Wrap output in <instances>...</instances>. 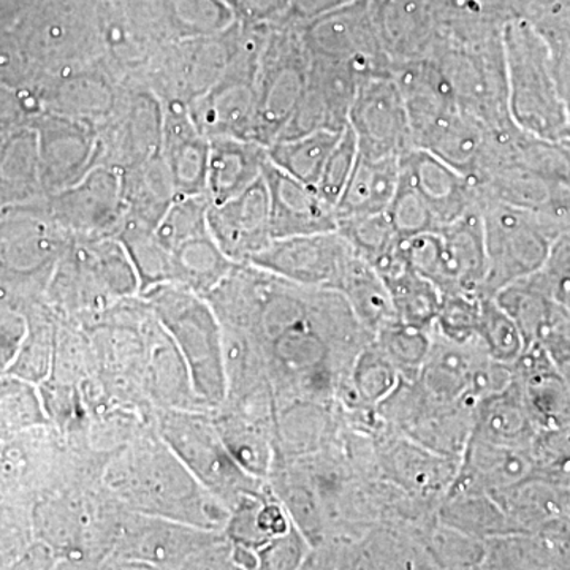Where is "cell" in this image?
I'll use <instances>...</instances> for the list:
<instances>
[{
	"label": "cell",
	"instance_id": "6da1fadb",
	"mask_svg": "<svg viewBox=\"0 0 570 570\" xmlns=\"http://www.w3.org/2000/svg\"><path fill=\"white\" fill-rule=\"evenodd\" d=\"M509 110L523 132L570 141V118L554 71L549 40L530 20L513 18L502 29Z\"/></svg>",
	"mask_w": 570,
	"mask_h": 570
},
{
	"label": "cell",
	"instance_id": "7a4b0ae2",
	"mask_svg": "<svg viewBox=\"0 0 570 570\" xmlns=\"http://www.w3.org/2000/svg\"><path fill=\"white\" fill-rule=\"evenodd\" d=\"M10 31L33 81L104 58L99 0H36Z\"/></svg>",
	"mask_w": 570,
	"mask_h": 570
},
{
	"label": "cell",
	"instance_id": "3957f363",
	"mask_svg": "<svg viewBox=\"0 0 570 570\" xmlns=\"http://www.w3.org/2000/svg\"><path fill=\"white\" fill-rule=\"evenodd\" d=\"M430 58L444 73L461 111L482 122L490 134L515 127L509 110L502 31L480 37L439 33Z\"/></svg>",
	"mask_w": 570,
	"mask_h": 570
},
{
	"label": "cell",
	"instance_id": "277c9868",
	"mask_svg": "<svg viewBox=\"0 0 570 570\" xmlns=\"http://www.w3.org/2000/svg\"><path fill=\"white\" fill-rule=\"evenodd\" d=\"M487 276L482 296L538 273L562 228L553 220L480 195Z\"/></svg>",
	"mask_w": 570,
	"mask_h": 570
},
{
	"label": "cell",
	"instance_id": "5b68a950",
	"mask_svg": "<svg viewBox=\"0 0 570 570\" xmlns=\"http://www.w3.org/2000/svg\"><path fill=\"white\" fill-rule=\"evenodd\" d=\"M268 28L269 26L239 24L238 48L227 69L200 99L189 105V115L195 127L208 140H254L257 119L255 82Z\"/></svg>",
	"mask_w": 570,
	"mask_h": 570
},
{
	"label": "cell",
	"instance_id": "8992f818",
	"mask_svg": "<svg viewBox=\"0 0 570 570\" xmlns=\"http://www.w3.org/2000/svg\"><path fill=\"white\" fill-rule=\"evenodd\" d=\"M309 69L311 56L299 36L298 22L269 26L255 82V141L269 146L279 138L305 92Z\"/></svg>",
	"mask_w": 570,
	"mask_h": 570
},
{
	"label": "cell",
	"instance_id": "52a82bcc",
	"mask_svg": "<svg viewBox=\"0 0 570 570\" xmlns=\"http://www.w3.org/2000/svg\"><path fill=\"white\" fill-rule=\"evenodd\" d=\"M239 41V24L216 36L171 41L157 52L140 85L159 97L160 102L189 108L219 80L234 58Z\"/></svg>",
	"mask_w": 570,
	"mask_h": 570
},
{
	"label": "cell",
	"instance_id": "ba28073f",
	"mask_svg": "<svg viewBox=\"0 0 570 570\" xmlns=\"http://www.w3.org/2000/svg\"><path fill=\"white\" fill-rule=\"evenodd\" d=\"M475 406L444 403L417 381L401 377L396 389L377 406L382 422L423 448L460 461L474 426Z\"/></svg>",
	"mask_w": 570,
	"mask_h": 570
},
{
	"label": "cell",
	"instance_id": "9c48e42d",
	"mask_svg": "<svg viewBox=\"0 0 570 570\" xmlns=\"http://www.w3.org/2000/svg\"><path fill=\"white\" fill-rule=\"evenodd\" d=\"M104 61L124 82L140 80L165 45L171 43L163 0H99Z\"/></svg>",
	"mask_w": 570,
	"mask_h": 570
},
{
	"label": "cell",
	"instance_id": "30bf717a",
	"mask_svg": "<svg viewBox=\"0 0 570 570\" xmlns=\"http://www.w3.org/2000/svg\"><path fill=\"white\" fill-rule=\"evenodd\" d=\"M298 29L313 59L351 63L363 75L390 71V61L379 40L370 0H355L298 22Z\"/></svg>",
	"mask_w": 570,
	"mask_h": 570
},
{
	"label": "cell",
	"instance_id": "8fae6325",
	"mask_svg": "<svg viewBox=\"0 0 570 570\" xmlns=\"http://www.w3.org/2000/svg\"><path fill=\"white\" fill-rule=\"evenodd\" d=\"M356 254L337 230L276 238L247 264L303 287L340 291Z\"/></svg>",
	"mask_w": 570,
	"mask_h": 570
},
{
	"label": "cell",
	"instance_id": "7c38bea8",
	"mask_svg": "<svg viewBox=\"0 0 570 570\" xmlns=\"http://www.w3.org/2000/svg\"><path fill=\"white\" fill-rule=\"evenodd\" d=\"M348 127L360 154L371 159L403 157L415 148L406 105L390 71L367 75L360 82Z\"/></svg>",
	"mask_w": 570,
	"mask_h": 570
},
{
	"label": "cell",
	"instance_id": "4fadbf2b",
	"mask_svg": "<svg viewBox=\"0 0 570 570\" xmlns=\"http://www.w3.org/2000/svg\"><path fill=\"white\" fill-rule=\"evenodd\" d=\"M100 165L126 170L160 154L164 105L140 82H126L121 100L99 127Z\"/></svg>",
	"mask_w": 570,
	"mask_h": 570
},
{
	"label": "cell",
	"instance_id": "5bb4252c",
	"mask_svg": "<svg viewBox=\"0 0 570 570\" xmlns=\"http://www.w3.org/2000/svg\"><path fill=\"white\" fill-rule=\"evenodd\" d=\"M126 82L102 59L48 75L33 81L31 92L40 111L92 124L99 129L110 119Z\"/></svg>",
	"mask_w": 570,
	"mask_h": 570
},
{
	"label": "cell",
	"instance_id": "9a60e30c",
	"mask_svg": "<svg viewBox=\"0 0 570 570\" xmlns=\"http://www.w3.org/2000/svg\"><path fill=\"white\" fill-rule=\"evenodd\" d=\"M379 479L409 497L441 504L459 471V461L420 445L387 425L373 433Z\"/></svg>",
	"mask_w": 570,
	"mask_h": 570
},
{
	"label": "cell",
	"instance_id": "2e32d148",
	"mask_svg": "<svg viewBox=\"0 0 570 570\" xmlns=\"http://www.w3.org/2000/svg\"><path fill=\"white\" fill-rule=\"evenodd\" d=\"M31 126L39 141L45 195L73 186L100 165L99 129L92 124L40 111L33 116Z\"/></svg>",
	"mask_w": 570,
	"mask_h": 570
},
{
	"label": "cell",
	"instance_id": "e0dca14e",
	"mask_svg": "<svg viewBox=\"0 0 570 570\" xmlns=\"http://www.w3.org/2000/svg\"><path fill=\"white\" fill-rule=\"evenodd\" d=\"M41 204L56 223L85 238L118 234L126 214L121 171L97 165L81 181L41 197Z\"/></svg>",
	"mask_w": 570,
	"mask_h": 570
},
{
	"label": "cell",
	"instance_id": "ac0fdd59",
	"mask_svg": "<svg viewBox=\"0 0 570 570\" xmlns=\"http://www.w3.org/2000/svg\"><path fill=\"white\" fill-rule=\"evenodd\" d=\"M367 75L346 62L311 58L305 92L277 140L332 130L343 132L348 126L352 104L360 82Z\"/></svg>",
	"mask_w": 570,
	"mask_h": 570
},
{
	"label": "cell",
	"instance_id": "d6986e66",
	"mask_svg": "<svg viewBox=\"0 0 570 570\" xmlns=\"http://www.w3.org/2000/svg\"><path fill=\"white\" fill-rule=\"evenodd\" d=\"M214 242L235 264H247L273 242L268 189L262 176L245 193L220 205H209Z\"/></svg>",
	"mask_w": 570,
	"mask_h": 570
},
{
	"label": "cell",
	"instance_id": "ffe728a7",
	"mask_svg": "<svg viewBox=\"0 0 570 570\" xmlns=\"http://www.w3.org/2000/svg\"><path fill=\"white\" fill-rule=\"evenodd\" d=\"M262 176L268 189L273 239L337 230L336 208L316 187L292 178L269 160Z\"/></svg>",
	"mask_w": 570,
	"mask_h": 570
},
{
	"label": "cell",
	"instance_id": "44dd1931",
	"mask_svg": "<svg viewBox=\"0 0 570 570\" xmlns=\"http://www.w3.org/2000/svg\"><path fill=\"white\" fill-rule=\"evenodd\" d=\"M439 232V277L442 295H482L487 276L485 236L480 206Z\"/></svg>",
	"mask_w": 570,
	"mask_h": 570
},
{
	"label": "cell",
	"instance_id": "7402d4cb",
	"mask_svg": "<svg viewBox=\"0 0 570 570\" xmlns=\"http://www.w3.org/2000/svg\"><path fill=\"white\" fill-rule=\"evenodd\" d=\"M401 176L422 195L441 227L480 206L478 186L425 149L414 148L401 157Z\"/></svg>",
	"mask_w": 570,
	"mask_h": 570
},
{
	"label": "cell",
	"instance_id": "603a6c76",
	"mask_svg": "<svg viewBox=\"0 0 570 570\" xmlns=\"http://www.w3.org/2000/svg\"><path fill=\"white\" fill-rule=\"evenodd\" d=\"M390 66L430 58L439 31L431 0H370Z\"/></svg>",
	"mask_w": 570,
	"mask_h": 570
},
{
	"label": "cell",
	"instance_id": "cb8c5ba5",
	"mask_svg": "<svg viewBox=\"0 0 570 570\" xmlns=\"http://www.w3.org/2000/svg\"><path fill=\"white\" fill-rule=\"evenodd\" d=\"M532 475H538V468L530 449L505 448L469 438L448 494H498Z\"/></svg>",
	"mask_w": 570,
	"mask_h": 570
},
{
	"label": "cell",
	"instance_id": "d4e9b609",
	"mask_svg": "<svg viewBox=\"0 0 570 570\" xmlns=\"http://www.w3.org/2000/svg\"><path fill=\"white\" fill-rule=\"evenodd\" d=\"M482 197L539 214L570 228V189L515 165H499L478 183Z\"/></svg>",
	"mask_w": 570,
	"mask_h": 570
},
{
	"label": "cell",
	"instance_id": "484cf974",
	"mask_svg": "<svg viewBox=\"0 0 570 570\" xmlns=\"http://www.w3.org/2000/svg\"><path fill=\"white\" fill-rule=\"evenodd\" d=\"M160 154L170 171L176 197L206 195L209 140L195 127L189 108L184 105H164Z\"/></svg>",
	"mask_w": 570,
	"mask_h": 570
},
{
	"label": "cell",
	"instance_id": "4316f807",
	"mask_svg": "<svg viewBox=\"0 0 570 570\" xmlns=\"http://www.w3.org/2000/svg\"><path fill=\"white\" fill-rule=\"evenodd\" d=\"M390 73L406 105L414 146L431 127L459 110L452 88L434 59L393 63Z\"/></svg>",
	"mask_w": 570,
	"mask_h": 570
},
{
	"label": "cell",
	"instance_id": "83f0119b",
	"mask_svg": "<svg viewBox=\"0 0 570 570\" xmlns=\"http://www.w3.org/2000/svg\"><path fill=\"white\" fill-rule=\"evenodd\" d=\"M483 356H487V352L479 341L456 344L433 330L430 354L415 381L436 400L444 403H469L478 407L471 397V382Z\"/></svg>",
	"mask_w": 570,
	"mask_h": 570
},
{
	"label": "cell",
	"instance_id": "f1b7e54d",
	"mask_svg": "<svg viewBox=\"0 0 570 570\" xmlns=\"http://www.w3.org/2000/svg\"><path fill=\"white\" fill-rule=\"evenodd\" d=\"M268 163L266 146L239 138H213L209 140L206 197L209 204L220 205L245 193L247 187L264 175Z\"/></svg>",
	"mask_w": 570,
	"mask_h": 570
},
{
	"label": "cell",
	"instance_id": "f546056e",
	"mask_svg": "<svg viewBox=\"0 0 570 570\" xmlns=\"http://www.w3.org/2000/svg\"><path fill=\"white\" fill-rule=\"evenodd\" d=\"M491 497L497 499L521 534H538L570 517V491L564 480L532 475Z\"/></svg>",
	"mask_w": 570,
	"mask_h": 570
},
{
	"label": "cell",
	"instance_id": "4dcf8cb0",
	"mask_svg": "<svg viewBox=\"0 0 570 570\" xmlns=\"http://www.w3.org/2000/svg\"><path fill=\"white\" fill-rule=\"evenodd\" d=\"M493 298L519 326L527 346L542 344L554 332L564 328L568 309L551 298L535 273L505 285Z\"/></svg>",
	"mask_w": 570,
	"mask_h": 570
},
{
	"label": "cell",
	"instance_id": "1f68e13d",
	"mask_svg": "<svg viewBox=\"0 0 570 570\" xmlns=\"http://www.w3.org/2000/svg\"><path fill=\"white\" fill-rule=\"evenodd\" d=\"M535 433L538 430L515 377L475 409L471 438L505 448L530 449Z\"/></svg>",
	"mask_w": 570,
	"mask_h": 570
},
{
	"label": "cell",
	"instance_id": "d6a6232c",
	"mask_svg": "<svg viewBox=\"0 0 570 570\" xmlns=\"http://www.w3.org/2000/svg\"><path fill=\"white\" fill-rule=\"evenodd\" d=\"M400 175L401 157L371 159L360 154L336 204L337 223L387 212L395 197Z\"/></svg>",
	"mask_w": 570,
	"mask_h": 570
},
{
	"label": "cell",
	"instance_id": "836d02e7",
	"mask_svg": "<svg viewBox=\"0 0 570 570\" xmlns=\"http://www.w3.org/2000/svg\"><path fill=\"white\" fill-rule=\"evenodd\" d=\"M124 220L156 228L176 198L163 154L121 170Z\"/></svg>",
	"mask_w": 570,
	"mask_h": 570
},
{
	"label": "cell",
	"instance_id": "e575fe53",
	"mask_svg": "<svg viewBox=\"0 0 570 570\" xmlns=\"http://www.w3.org/2000/svg\"><path fill=\"white\" fill-rule=\"evenodd\" d=\"M45 197L39 141L31 124L0 135V205L26 204Z\"/></svg>",
	"mask_w": 570,
	"mask_h": 570
},
{
	"label": "cell",
	"instance_id": "d590c367",
	"mask_svg": "<svg viewBox=\"0 0 570 570\" xmlns=\"http://www.w3.org/2000/svg\"><path fill=\"white\" fill-rule=\"evenodd\" d=\"M438 520L445 527L479 540L521 534L508 513L489 493H449L438 509Z\"/></svg>",
	"mask_w": 570,
	"mask_h": 570
},
{
	"label": "cell",
	"instance_id": "8d00e7d4",
	"mask_svg": "<svg viewBox=\"0 0 570 570\" xmlns=\"http://www.w3.org/2000/svg\"><path fill=\"white\" fill-rule=\"evenodd\" d=\"M387 285L396 317L406 324L433 328L444 295L415 272L400 250V257L377 273Z\"/></svg>",
	"mask_w": 570,
	"mask_h": 570
},
{
	"label": "cell",
	"instance_id": "74e56055",
	"mask_svg": "<svg viewBox=\"0 0 570 570\" xmlns=\"http://www.w3.org/2000/svg\"><path fill=\"white\" fill-rule=\"evenodd\" d=\"M337 292L347 299L360 324L373 336L382 326L397 318L387 285L377 275L376 269L358 255L352 262Z\"/></svg>",
	"mask_w": 570,
	"mask_h": 570
},
{
	"label": "cell",
	"instance_id": "f35d334b",
	"mask_svg": "<svg viewBox=\"0 0 570 570\" xmlns=\"http://www.w3.org/2000/svg\"><path fill=\"white\" fill-rule=\"evenodd\" d=\"M341 134L343 132L318 130L291 140H276L266 146V154L269 163L281 171L317 189L326 159Z\"/></svg>",
	"mask_w": 570,
	"mask_h": 570
},
{
	"label": "cell",
	"instance_id": "ab89813d",
	"mask_svg": "<svg viewBox=\"0 0 570 570\" xmlns=\"http://www.w3.org/2000/svg\"><path fill=\"white\" fill-rule=\"evenodd\" d=\"M171 41L216 36L235 22L225 0H163Z\"/></svg>",
	"mask_w": 570,
	"mask_h": 570
},
{
	"label": "cell",
	"instance_id": "60d3db41",
	"mask_svg": "<svg viewBox=\"0 0 570 570\" xmlns=\"http://www.w3.org/2000/svg\"><path fill=\"white\" fill-rule=\"evenodd\" d=\"M337 232L351 243L355 254L374 269L387 264L400 250L401 236L387 212L341 220Z\"/></svg>",
	"mask_w": 570,
	"mask_h": 570
},
{
	"label": "cell",
	"instance_id": "b9f144b4",
	"mask_svg": "<svg viewBox=\"0 0 570 570\" xmlns=\"http://www.w3.org/2000/svg\"><path fill=\"white\" fill-rule=\"evenodd\" d=\"M374 341L395 365L401 377L415 381L430 354L433 328H422V326L406 324L400 318H393L379 330Z\"/></svg>",
	"mask_w": 570,
	"mask_h": 570
},
{
	"label": "cell",
	"instance_id": "7bdbcfd3",
	"mask_svg": "<svg viewBox=\"0 0 570 570\" xmlns=\"http://www.w3.org/2000/svg\"><path fill=\"white\" fill-rule=\"evenodd\" d=\"M401 374L376 341H370L356 356L348 376V385L356 397L367 407L377 409L396 389Z\"/></svg>",
	"mask_w": 570,
	"mask_h": 570
},
{
	"label": "cell",
	"instance_id": "ee69618b",
	"mask_svg": "<svg viewBox=\"0 0 570 570\" xmlns=\"http://www.w3.org/2000/svg\"><path fill=\"white\" fill-rule=\"evenodd\" d=\"M478 341L490 358L504 365H513L527 347L519 326L493 296L482 298Z\"/></svg>",
	"mask_w": 570,
	"mask_h": 570
},
{
	"label": "cell",
	"instance_id": "f6af8a7d",
	"mask_svg": "<svg viewBox=\"0 0 570 570\" xmlns=\"http://www.w3.org/2000/svg\"><path fill=\"white\" fill-rule=\"evenodd\" d=\"M428 550L436 569H482L487 546L438 520L428 534Z\"/></svg>",
	"mask_w": 570,
	"mask_h": 570
},
{
	"label": "cell",
	"instance_id": "bcb514c9",
	"mask_svg": "<svg viewBox=\"0 0 570 570\" xmlns=\"http://www.w3.org/2000/svg\"><path fill=\"white\" fill-rule=\"evenodd\" d=\"M482 295H444L433 330L456 344L478 341Z\"/></svg>",
	"mask_w": 570,
	"mask_h": 570
},
{
	"label": "cell",
	"instance_id": "7dc6e473",
	"mask_svg": "<svg viewBox=\"0 0 570 570\" xmlns=\"http://www.w3.org/2000/svg\"><path fill=\"white\" fill-rule=\"evenodd\" d=\"M387 214L401 238L441 228L433 209L401 175L395 197L389 206Z\"/></svg>",
	"mask_w": 570,
	"mask_h": 570
},
{
	"label": "cell",
	"instance_id": "c3c4849f",
	"mask_svg": "<svg viewBox=\"0 0 570 570\" xmlns=\"http://www.w3.org/2000/svg\"><path fill=\"white\" fill-rule=\"evenodd\" d=\"M358 156V142L351 127L347 126L336 141L335 148L330 153L317 184L318 194L335 208L344 187L351 179Z\"/></svg>",
	"mask_w": 570,
	"mask_h": 570
},
{
	"label": "cell",
	"instance_id": "681fc988",
	"mask_svg": "<svg viewBox=\"0 0 570 570\" xmlns=\"http://www.w3.org/2000/svg\"><path fill=\"white\" fill-rule=\"evenodd\" d=\"M535 275L551 298L570 309V228L557 236L546 264Z\"/></svg>",
	"mask_w": 570,
	"mask_h": 570
},
{
	"label": "cell",
	"instance_id": "f907efd6",
	"mask_svg": "<svg viewBox=\"0 0 570 570\" xmlns=\"http://www.w3.org/2000/svg\"><path fill=\"white\" fill-rule=\"evenodd\" d=\"M309 542L298 528L292 527L287 534L269 540L258 553V564L268 569H295L306 564L311 553Z\"/></svg>",
	"mask_w": 570,
	"mask_h": 570
},
{
	"label": "cell",
	"instance_id": "816d5d0a",
	"mask_svg": "<svg viewBox=\"0 0 570 570\" xmlns=\"http://www.w3.org/2000/svg\"><path fill=\"white\" fill-rule=\"evenodd\" d=\"M33 73L20 43L10 29H0V89L22 91L31 88Z\"/></svg>",
	"mask_w": 570,
	"mask_h": 570
},
{
	"label": "cell",
	"instance_id": "f5cc1de1",
	"mask_svg": "<svg viewBox=\"0 0 570 570\" xmlns=\"http://www.w3.org/2000/svg\"><path fill=\"white\" fill-rule=\"evenodd\" d=\"M243 26H272L284 21L295 0H225Z\"/></svg>",
	"mask_w": 570,
	"mask_h": 570
},
{
	"label": "cell",
	"instance_id": "db71d44e",
	"mask_svg": "<svg viewBox=\"0 0 570 570\" xmlns=\"http://www.w3.org/2000/svg\"><path fill=\"white\" fill-rule=\"evenodd\" d=\"M570 7V0H517L519 18L539 22L560 14Z\"/></svg>",
	"mask_w": 570,
	"mask_h": 570
},
{
	"label": "cell",
	"instance_id": "11a10c76",
	"mask_svg": "<svg viewBox=\"0 0 570 570\" xmlns=\"http://www.w3.org/2000/svg\"><path fill=\"white\" fill-rule=\"evenodd\" d=\"M355 0H295L291 13L284 21L303 22L318 14L347 6Z\"/></svg>",
	"mask_w": 570,
	"mask_h": 570
},
{
	"label": "cell",
	"instance_id": "9f6ffc18",
	"mask_svg": "<svg viewBox=\"0 0 570 570\" xmlns=\"http://www.w3.org/2000/svg\"><path fill=\"white\" fill-rule=\"evenodd\" d=\"M564 332L568 333L570 337V309H568V314H566Z\"/></svg>",
	"mask_w": 570,
	"mask_h": 570
},
{
	"label": "cell",
	"instance_id": "6f0895ef",
	"mask_svg": "<svg viewBox=\"0 0 570 570\" xmlns=\"http://www.w3.org/2000/svg\"><path fill=\"white\" fill-rule=\"evenodd\" d=\"M566 483H568V489L570 491V472H569L568 479H566Z\"/></svg>",
	"mask_w": 570,
	"mask_h": 570
}]
</instances>
